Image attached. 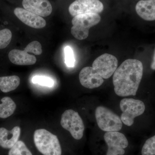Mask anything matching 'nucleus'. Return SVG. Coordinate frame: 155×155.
<instances>
[{
  "label": "nucleus",
  "instance_id": "nucleus-16",
  "mask_svg": "<svg viewBox=\"0 0 155 155\" xmlns=\"http://www.w3.org/2000/svg\"><path fill=\"white\" fill-rule=\"evenodd\" d=\"M17 105L11 97H3L0 99V119H6L13 115Z\"/></svg>",
  "mask_w": 155,
  "mask_h": 155
},
{
  "label": "nucleus",
  "instance_id": "nucleus-17",
  "mask_svg": "<svg viewBox=\"0 0 155 155\" xmlns=\"http://www.w3.org/2000/svg\"><path fill=\"white\" fill-rule=\"evenodd\" d=\"M20 79L17 75L0 77V91L7 93L15 90L19 86Z\"/></svg>",
  "mask_w": 155,
  "mask_h": 155
},
{
  "label": "nucleus",
  "instance_id": "nucleus-12",
  "mask_svg": "<svg viewBox=\"0 0 155 155\" xmlns=\"http://www.w3.org/2000/svg\"><path fill=\"white\" fill-rule=\"evenodd\" d=\"M14 13L20 21L31 28H41L46 25V22L42 17L25 9L16 8Z\"/></svg>",
  "mask_w": 155,
  "mask_h": 155
},
{
  "label": "nucleus",
  "instance_id": "nucleus-7",
  "mask_svg": "<svg viewBox=\"0 0 155 155\" xmlns=\"http://www.w3.org/2000/svg\"><path fill=\"white\" fill-rule=\"evenodd\" d=\"M118 60L116 57L104 54L94 61L92 67L95 71L104 79L110 78L117 69Z\"/></svg>",
  "mask_w": 155,
  "mask_h": 155
},
{
  "label": "nucleus",
  "instance_id": "nucleus-20",
  "mask_svg": "<svg viewBox=\"0 0 155 155\" xmlns=\"http://www.w3.org/2000/svg\"><path fill=\"white\" fill-rule=\"evenodd\" d=\"M12 34L11 31L8 28L0 30V49L7 47L11 42Z\"/></svg>",
  "mask_w": 155,
  "mask_h": 155
},
{
  "label": "nucleus",
  "instance_id": "nucleus-10",
  "mask_svg": "<svg viewBox=\"0 0 155 155\" xmlns=\"http://www.w3.org/2000/svg\"><path fill=\"white\" fill-rule=\"evenodd\" d=\"M79 79L81 85L88 89L99 87L104 82V78L96 73L92 67H85L81 69Z\"/></svg>",
  "mask_w": 155,
  "mask_h": 155
},
{
  "label": "nucleus",
  "instance_id": "nucleus-24",
  "mask_svg": "<svg viewBox=\"0 0 155 155\" xmlns=\"http://www.w3.org/2000/svg\"><path fill=\"white\" fill-rule=\"evenodd\" d=\"M150 67L153 70H155V49L153 57L152 62L151 64Z\"/></svg>",
  "mask_w": 155,
  "mask_h": 155
},
{
  "label": "nucleus",
  "instance_id": "nucleus-11",
  "mask_svg": "<svg viewBox=\"0 0 155 155\" xmlns=\"http://www.w3.org/2000/svg\"><path fill=\"white\" fill-rule=\"evenodd\" d=\"M24 8L41 17L49 16L52 12L51 5L48 0H23Z\"/></svg>",
  "mask_w": 155,
  "mask_h": 155
},
{
  "label": "nucleus",
  "instance_id": "nucleus-8",
  "mask_svg": "<svg viewBox=\"0 0 155 155\" xmlns=\"http://www.w3.org/2000/svg\"><path fill=\"white\" fill-rule=\"evenodd\" d=\"M104 139L108 146L106 155H123L125 154L124 149L128 146L126 137L118 131L107 132Z\"/></svg>",
  "mask_w": 155,
  "mask_h": 155
},
{
  "label": "nucleus",
  "instance_id": "nucleus-4",
  "mask_svg": "<svg viewBox=\"0 0 155 155\" xmlns=\"http://www.w3.org/2000/svg\"><path fill=\"white\" fill-rule=\"evenodd\" d=\"M95 117L98 126L103 131H118L122 129L121 118L105 107L99 106L96 108Z\"/></svg>",
  "mask_w": 155,
  "mask_h": 155
},
{
  "label": "nucleus",
  "instance_id": "nucleus-1",
  "mask_svg": "<svg viewBox=\"0 0 155 155\" xmlns=\"http://www.w3.org/2000/svg\"><path fill=\"white\" fill-rule=\"evenodd\" d=\"M143 65L136 59L125 60L113 75L114 91L120 97L135 96L143 74Z\"/></svg>",
  "mask_w": 155,
  "mask_h": 155
},
{
  "label": "nucleus",
  "instance_id": "nucleus-22",
  "mask_svg": "<svg viewBox=\"0 0 155 155\" xmlns=\"http://www.w3.org/2000/svg\"><path fill=\"white\" fill-rule=\"evenodd\" d=\"M64 53L65 64L68 67H74L75 65V60L72 48L69 46L66 47L64 49Z\"/></svg>",
  "mask_w": 155,
  "mask_h": 155
},
{
  "label": "nucleus",
  "instance_id": "nucleus-18",
  "mask_svg": "<svg viewBox=\"0 0 155 155\" xmlns=\"http://www.w3.org/2000/svg\"><path fill=\"white\" fill-rule=\"evenodd\" d=\"M8 155H32L26 145L21 140H18L8 150Z\"/></svg>",
  "mask_w": 155,
  "mask_h": 155
},
{
  "label": "nucleus",
  "instance_id": "nucleus-13",
  "mask_svg": "<svg viewBox=\"0 0 155 155\" xmlns=\"http://www.w3.org/2000/svg\"><path fill=\"white\" fill-rule=\"evenodd\" d=\"M21 134V128L16 126L11 129L5 127H0V148L10 150L19 140Z\"/></svg>",
  "mask_w": 155,
  "mask_h": 155
},
{
  "label": "nucleus",
  "instance_id": "nucleus-3",
  "mask_svg": "<svg viewBox=\"0 0 155 155\" xmlns=\"http://www.w3.org/2000/svg\"><path fill=\"white\" fill-rule=\"evenodd\" d=\"M99 14L94 13L80 14L73 17L71 33L75 38L82 40L87 38L90 28L100 22Z\"/></svg>",
  "mask_w": 155,
  "mask_h": 155
},
{
  "label": "nucleus",
  "instance_id": "nucleus-23",
  "mask_svg": "<svg viewBox=\"0 0 155 155\" xmlns=\"http://www.w3.org/2000/svg\"><path fill=\"white\" fill-rule=\"evenodd\" d=\"M28 53H33L36 55H39L42 53L41 45L38 41H35L27 45L25 50Z\"/></svg>",
  "mask_w": 155,
  "mask_h": 155
},
{
  "label": "nucleus",
  "instance_id": "nucleus-14",
  "mask_svg": "<svg viewBox=\"0 0 155 155\" xmlns=\"http://www.w3.org/2000/svg\"><path fill=\"white\" fill-rule=\"evenodd\" d=\"M8 57L11 63L21 66L33 65L37 61L35 56L28 54L25 50H11L9 53Z\"/></svg>",
  "mask_w": 155,
  "mask_h": 155
},
{
  "label": "nucleus",
  "instance_id": "nucleus-21",
  "mask_svg": "<svg viewBox=\"0 0 155 155\" xmlns=\"http://www.w3.org/2000/svg\"><path fill=\"white\" fill-rule=\"evenodd\" d=\"M34 84H38L42 86L51 87L54 85V81L51 78L42 75H36L31 79Z\"/></svg>",
  "mask_w": 155,
  "mask_h": 155
},
{
  "label": "nucleus",
  "instance_id": "nucleus-5",
  "mask_svg": "<svg viewBox=\"0 0 155 155\" xmlns=\"http://www.w3.org/2000/svg\"><path fill=\"white\" fill-rule=\"evenodd\" d=\"M120 107L122 114L121 119L125 125L131 126L136 117L144 113L145 106L143 102L133 98H124L121 101Z\"/></svg>",
  "mask_w": 155,
  "mask_h": 155
},
{
  "label": "nucleus",
  "instance_id": "nucleus-15",
  "mask_svg": "<svg viewBox=\"0 0 155 155\" xmlns=\"http://www.w3.org/2000/svg\"><path fill=\"white\" fill-rule=\"evenodd\" d=\"M137 13L147 21L155 20V0H141L135 7Z\"/></svg>",
  "mask_w": 155,
  "mask_h": 155
},
{
  "label": "nucleus",
  "instance_id": "nucleus-9",
  "mask_svg": "<svg viewBox=\"0 0 155 155\" xmlns=\"http://www.w3.org/2000/svg\"><path fill=\"white\" fill-rule=\"evenodd\" d=\"M104 5L99 0H75L69 6V11L73 17L80 14H99L104 10Z\"/></svg>",
  "mask_w": 155,
  "mask_h": 155
},
{
  "label": "nucleus",
  "instance_id": "nucleus-19",
  "mask_svg": "<svg viewBox=\"0 0 155 155\" xmlns=\"http://www.w3.org/2000/svg\"><path fill=\"white\" fill-rule=\"evenodd\" d=\"M142 155H155V135L146 141L142 149Z\"/></svg>",
  "mask_w": 155,
  "mask_h": 155
},
{
  "label": "nucleus",
  "instance_id": "nucleus-6",
  "mask_svg": "<svg viewBox=\"0 0 155 155\" xmlns=\"http://www.w3.org/2000/svg\"><path fill=\"white\" fill-rule=\"evenodd\" d=\"M61 126L70 132L72 137L79 140L83 136L84 126L83 120L77 112L67 110L61 116Z\"/></svg>",
  "mask_w": 155,
  "mask_h": 155
},
{
  "label": "nucleus",
  "instance_id": "nucleus-2",
  "mask_svg": "<svg viewBox=\"0 0 155 155\" xmlns=\"http://www.w3.org/2000/svg\"><path fill=\"white\" fill-rule=\"evenodd\" d=\"M34 141L37 149L43 155H61L62 149L57 136L45 129L35 131Z\"/></svg>",
  "mask_w": 155,
  "mask_h": 155
}]
</instances>
